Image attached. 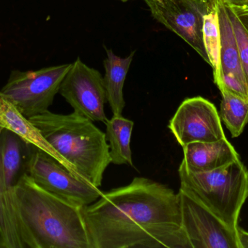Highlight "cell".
Wrapping results in <instances>:
<instances>
[{
    "instance_id": "obj_18",
    "label": "cell",
    "mask_w": 248,
    "mask_h": 248,
    "mask_svg": "<svg viewBox=\"0 0 248 248\" xmlns=\"http://www.w3.org/2000/svg\"><path fill=\"white\" fill-rule=\"evenodd\" d=\"M225 4L235 35L242 67L248 85V31L231 6Z\"/></svg>"
},
{
    "instance_id": "obj_16",
    "label": "cell",
    "mask_w": 248,
    "mask_h": 248,
    "mask_svg": "<svg viewBox=\"0 0 248 248\" xmlns=\"http://www.w3.org/2000/svg\"><path fill=\"white\" fill-rule=\"evenodd\" d=\"M221 119L231 132L232 138L243 133L248 123V100L227 92H223Z\"/></svg>"
},
{
    "instance_id": "obj_19",
    "label": "cell",
    "mask_w": 248,
    "mask_h": 248,
    "mask_svg": "<svg viewBox=\"0 0 248 248\" xmlns=\"http://www.w3.org/2000/svg\"><path fill=\"white\" fill-rule=\"evenodd\" d=\"M230 6L248 31V3L241 6Z\"/></svg>"
},
{
    "instance_id": "obj_13",
    "label": "cell",
    "mask_w": 248,
    "mask_h": 248,
    "mask_svg": "<svg viewBox=\"0 0 248 248\" xmlns=\"http://www.w3.org/2000/svg\"><path fill=\"white\" fill-rule=\"evenodd\" d=\"M214 4L218 12L219 22L221 77L222 75L234 77L248 85L242 67L237 40L226 4L221 1H217Z\"/></svg>"
},
{
    "instance_id": "obj_23",
    "label": "cell",
    "mask_w": 248,
    "mask_h": 248,
    "mask_svg": "<svg viewBox=\"0 0 248 248\" xmlns=\"http://www.w3.org/2000/svg\"><path fill=\"white\" fill-rule=\"evenodd\" d=\"M121 1H128V0H121Z\"/></svg>"
},
{
    "instance_id": "obj_10",
    "label": "cell",
    "mask_w": 248,
    "mask_h": 248,
    "mask_svg": "<svg viewBox=\"0 0 248 248\" xmlns=\"http://www.w3.org/2000/svg\"><path fill=\"white\" fill-rule=\"evenodd\" d=\"M59 93L76 113L93 122H107L104 79L100 71L90 68L79 58L73 63L64 77Z\"/></svg>"
},
{
    "instance_id": "obj_4",
    "label": "cell",
    "mask_w": 248,
    "mask_h": 248,
    "mask_svg": "<svg viewBox=\"0 0 248 248\" xmlns=\"http://www.w3.org/2000/svg\"><path fill=\"white\" fill-rule=\"evenodd\" d=\"M181 187L187 191L234 231L248 198V171L240 159L212 171L193 173L182 162Z\"/></svg>"
},
{
    "instance_id": "obj_14",
    "label": "cell",
    "mask_w": 248,
    "mask_h": 248,
    "mask_svg": "<svg viewBox=\"0 0 248 248\" xmlns=\"http://www.w3.org/2000/svg\"><path fill=\"white\" fill-rule=\"evenodd\" d=\"M106 52L107 58L104 61L106 74L103 78L106 99L110 105L113 115H122L125 107L123 93L124 83L135 51L126 58L117 56L111 49L106 50Z\"/></svg>"
},
{
    "instance_id": "obj_20",
    "label": "cell",
    "mask_w": 248,
    "mask_h": 248,
    "mask_svg": "<svg viewBox=\"0 0 248 248\" xmlns=\"http://www.w3.org/2000/svg\"><path fill=\"white\" fill-rule=\"evenodd\" d=\"M237 237H238L240 248H248V232L238 227Z\"/></svg>"
},
{
    "instance_id": "obj_22",
    "label": "cell",
    "mask_w": 248,
    "mask_h": 248,
    "mask_svg": "<svg viewBox=\"0 0 248 248\" xmlns=\"http://www.w3.org/2000/svg\"><path fill=\"white\" fill-rule=\"evenodd\" d=\"M0 248H4L3 246L2 240H1V237H0Z\"/></svg>"
},
{
    "instance_id": "obj_17",
    "label": "cell",
    "mask_w": 248,
    "mask_h": 248,
    "mask_svg": "<svg viewBox=\"0 0 248 248\" xmlns=\"http://www.w3.org/2000/svg\"><path fill=\"white\" fill-rule=\"evenodd\" d=\"M215 5V4H214ZM203 40L210 66L214 70V80L216 84L219 83L221 71L220 64V30L217 7L205 16L203 25Z\"/></svg>"
},
{
    "instance_id": "obj_11",
    "label": "cell",
    "mask_w": 248,
    "mask_h": 248,
    "mask_svg": "<svg viewBox=\"0 0 248 248\" xmlns=\"http://www.w3.org/2000/svg\"><path fill=\"white\" fill-rule=\"evenodd\" d=\"M168 128L183 148L193 142H214L225 138L217 108L204 98L185 99Z\"/></svg>"
},
{
    "instance_id": "obj_9",
    "label": "cell",
    "mask_w": 248,
    "mask_h": 248,
    "mask_svg": "<svg viewBox=\"0 0 248 248\" xmlns=\"http://www.w3.org/2000/svg\"><path fill=\"white\" fill-rule=\"evenodd\" d=\"M182 227L191 248H240L237 231L223 222L181 187L178 192Z\"/></svg>"
},
{
    "instance_id": "obj_12",
    "label": "cell",
    "mask_w": 248,
    "mask_h": 248,
    "mask_svg": "<svg viewBox=\"0 0 248 248\" xmlns=\"http://www.w3.org/2000/svg\"><path fill=\"white\" fill-rule=\"evenodd\" d=\"M182 149V162L186 169L193 173L212 171L240 159L226 137L214 142L190 143Z\"/></svg>"
},
{
    "instance_id": "obj_15",
    "label": "cell",
    "mask_w": 248,
    "mask_h": 248,
    "mask_svg": "<svg viewBox=\"0 0 248 248\" xmlns=\"http://www.w3.org/2000/svg\"><path fill=\"white\" fill-rule=\"evenodd\" d=\"M106 125V139L108 141L111 163L134 167L131 149L134 122L123 115H113L111 119H108Z\"/></svg>"
},
{
    "instance_id": "obj_5",
    "label": "cell",
    "mask_w": 248,
    "mask_h": 248,
    "mask_svg": "<svg viewBox=\"0 0 248 248\" xmlns=\"http://www.w3.org/2000/svg\"><path fill=\"white\" fill-rule=\"evenodd\" d=\"M72 64L54 66L37 71H12L0 93L26 118L49 111Z\"/></svg>"
},
{
    "instance_id": "obj_2",
    "label": "cell",
    "mask_w": 248,
    "mask_h": 248,
    "mask_svg": "<svg viewBox=\"0 0 248 248\" xmlns=\"http://www.w3.org/2000/svg\"><path fill=\"white\" fill-rule=\"evenodd\" d=\"M20 248H92L84 207L37 184L26 172L14 190Z\"/></svg>"
},
{
    "instance_id": "obj_8",
    "label": "cell",
    "mask_w": 248,
    "mask_h": 248,
    "mask_svg": "<svg viewBox=\"0 0 248 248\" xmlns=\"http://www.w3.org/2000/svg\"><path fill=\"white\" fill-rule=\"evenodd\" d=\"M152 16L180 36L210 65L203 40L205 16L215 5L206 0H144Z\"/></svg>"
},
{
    "instance_id": "obj_1",
    "label": "cell",
    "mask_w": 248,
    "mask_h": 248,
    "mask_svg": "<svg viewBox=\"0 0 248 248\" xmlns=\"http://www.w3.org/2000/svg\"><path fill=\"white\" fill-rule=\"evenodd\" d=\"M84 217L92 248H191L179 195L147 178L103 192Z\"/></svg>"
},
{
    "instance_id": "obj_21",
    "label": "cell",
    "mask_w": 248,
    "mask_h": 248,
    "mask_svg": "<svg viewBox=\"0 0 248 248\" xmlns=\"http://www.w3.org/2000/svg\"><path fill=\"white\" fill-rule=\"evenodd\" d=\"M209 2L214 4L217 1H221L224 4H230L232 6H241L248 3V0H206Z\"/></svg>"
},
{
    "instance_id": "obj_6",
    "label": "cell",
    "mask_w": 248,
    "mask_h": 248,
    "mask_svg": "<svg viewBox=\"0 0 248 248\" xmlns=\"http://www.w3.org/2000/svg\"><path fill=\"white\" fill-rule=\"evenodd\" d=\"M24 144L11 131H0V237L4 248H20L14 190L23 173Z\"/></svg>"
},
{
    "instance_id": "obj_7",
    "label": "cell",
    "mask_w": 248,
    "mask_h": 248,
    "mask_svg": "<svg viewBox=\"0 0 248 248\" xmlns=\"http://www.w3.org/2000/svg\"><path fill=\"white\" fill-rule=\"evenodd\" d=\"M26 173L45 190L75 205L85 207L95 202L103 192L80 180L56 160L31 146Z\"/></svg>"
},
{
    "instance_id": "obj_3",
    "label": "cell",
    "mask_w": 248,
    "mask_h": 248,
    "mask_svg": "<svg viewBox=\"0 0 248 248\" xmlns=\"http://www.w3.org/2000/svg\"><path fill=\"white\" fill-rule=\"evenodd\" d=\"M56 154V160L80 180L100 188L111 163L106 133L78 115L47 111L29 118Z\"/></svg>"
}]
</instances>
